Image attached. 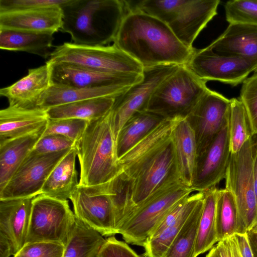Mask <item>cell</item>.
Masks as SVG:
<instances>
[{"instance_id":"6da1fadb","label":"cell","mask_w":257,"mask_h":257,"mask_svg":"<svg viewBox=\"0 0 257 257\" xmlns=\"http://www.w3.org/2000/svg\"><path fill=\"white\" fill-rule=\"evenodd\" d=\"M181 119H164L117 160L118 174L107 183L117 233L135 208L160 190L180 182L172 137Z\"/></svg>"},{"instance_id":"7a4b0ae2","label":"cell","mask_w":257,"mask_h":257,"mask_svg":"<svg viewBox=\"0 0 257 257\" xmlns=\"http://www.w3.org/2000/svg\"><path fill=\"white\" fill-rule=\"evenodd\" d=\"M113 44L144 68L161 65H186L195 49L187 47L157 18L129 10Z\"/></svg>"},{"instance_id":"3957f363","label":"cell","mask_w":257,"mask_h":257,"mask_svg":"<svg viewBox=\"0 0 257 257\" xmlns=\"http://www.w3.org/2000/svg\"><path fill=\"white\" fill-rule=\"evenodd\" d=\"M61 8L60 31L69 34L73 43L88 46L114 42L129 11L127 1L123 0H70Z\"/></svg>"},{"instance_id":"277c9868","label":"cell","mask_w":257,"mask_h":257,"mask_svg":"<svg viewBox=\"0 0 257 257\" xmlns=\"http://www.w3.org/2000/svg\"><path fill=\"white\" fill-rule=\"evenodd\" d=\"M110 111L104 116L89 121L76 143L80 169V185L105 184L118 174L116 141Z\"/></svg>"},{"instance_id":"5b68a950","label":"cell","mask_w":257,"mask_h":257,"mask_svg":"<svg viewBox=\"0 0 257 257\" xmlns=\"http://www.w3.org/2000/svg\"><path fill=\"white\" fill-rule=\"evenodd\" d=\"M134 10L155 17L165 23L187 47L217 15L219 0H143L127 1Z\"/></svg>"},{"instance_id":"8992f818","label":"cell","mask_w":257,"mask_h":257,"mask_svg":"<svg viewBox=\"0 0 257 257\" xmlns=\"http://www.w3.org/2000/svg\"><path fill=\"white\" fill-rule=\"evenodd\" d=\"M206 84L181 65L155 90L145 110L165 119L186 118L209 89Z\"/></svg>"},{"instance_id":"52a82bcc","label":"cell","mask_w":257,"mask_h":257,"mask_svg":"<svg viewBox=\"0 0 257 257\" xmlns=\"http://www.w3.org/2000/svg\"><path fill=\"white\" fill-rule=\"evenodd\" d=\"M194 191L180 182L164 188L135 208L121 225L117 234L127 243L143 246L169 210Z\"/></svg>"},{"instance_id":"ba28073f","label":"cell","mask_w":257,"mask_h":257,"mask_svg":"<svg viewBox=\"0 0 257 257\" xmlns=\"http://www.w3.org/2000/svg\"><path fill=\"white\" fill-rule=\"evenodd\" d=\"M48 61L66 63L112 74H142L144 68L114 44L88 46L66 42L56 46Z\"/></svg>"},{"instance_id":"9c48e42d","label":"cell","mask_w":257,"mask_h":257,"mask_svg":"<svg viewBox=\"0 0 257 257\" xmlns=\"http://www.w3.org/2000/svg\"><path fill=\"white\" fill-rule=\"evenodd\" d=\"M254 144L252 137L237 153L231 154L225 177V188L233 194L239 217L240 233L257 223V204L253 178Z\"/></svg>"},{"instance_id":"30bf717a","label":"cell","mask_w":257,"mask_h":257,"mask_svg":"<svg viewBox=\"0 0 257 257\" xmlns=\"http://www.w3.org/2000/svg\"><path fill=\"white\" fill-rule=\"evenodd\" d=\"M75 219L67 200L40 194L32 200L26 243L47 241L65 246Z\"/></svg>"},{"instance_id":"8fae6325","label":"cell","mask_w":257,"mask_h":257,"mask_svg":"<svg viewBox=\"0 0 257 257\" xmlns=\"http://www.w3.org/2000/svg\"><path fill=\"white\" fill-rule=\"evenodd\" d=\"M180 66L166 64L145 68L142 79L116 97L110 111L115 141L126 121L137 112L146 110L155 90Z\"/></svg>"},{"instance_id":"7c38bea8","label":"cell","mask_w":257,"mask_h":257,"mask_svg":"<svg viewBox=\"0 0 257 257\" xmlns=\"http://www.w3.org/2000/svg\"><path fill=\"white\" fill-rule=\"evenodd\" d=\"M200 79L217 81L236 86L247 78L257 67V62L238 56L223 55L207 47L194 50L185 65Z\"/></svg>"},{"instance_id":"4fadbf2b","label":"cell","mask_w":257,"mask_h":257,"mask_svg":"<svg viewBox=\"0 0 257 257\" xmlns=\"http://www.w3.org/2000/svg\"><path fill=\"white\" fill-rule=\"evenodd\" d=\"M70 149L46 154L30 153L0 190V200L34 198L41 194L50 173Z\"/></svg>"},{"instance_id":"5bb4252c","label":"cell","mask_w":257,"mask_h":257,"mask_svg":"<svg viewBox=\"0 0 257 257\" xmlns=\"http://www.w3.org/2000/svg\"><path fill=\"white\" fill-rule=\"evenodd\" d=\"M69 199L76 218L102 236L117 234L114 207L104 184L78 185Z\"/></svg>"},{"instance_id":"9a60e30c","label":"cell","mask_w":257,"mask_h":257,"mask_svg":"<svg viewBox=\"0 0 257 257\" xmlns=\"http://www.w3.org/2000/svg\"><path fill=\"white\" fill-rule=\"evenodd\" d=\"M230 99L209 89L186 117L196 139L197 158L206 151L229 118Z\"/></svg>"},{"instance_id":"2e32d148","label":"cell","mask_w":257,"mask_h":257,"mask_svg":"<svg viewBox=\"0 0 257 257\" xmlns=\"http://www.w3.org/2000/svg\"><path fill=\"white\" fill-rule=\"evenodd\" d=\"M49 66L51 84L75 88L111 85L130 87L143 78L142 74H112L66 63L46 62Z\"/></svg>"},{"instance_id":"e0dca14e","label":"cell","mask_w":257,"mask_h":257,"mask_svg":"<svg viewBox=\"0 0 257 257\" xmlns=\"http://www.w3.org/2000/svg\"><path fill=\"white\" fill-rule=\"evenodd\" d=\"M33 199L0 200V257L15 255L26 244Z\"/></svg>"},{"instance_id":"ac0fdd59","label":"cell","mask_w":257,"mask_h":257,"mask_svg":"<svg viewBox=\"0 0 257 257\" xmlns=\"http://www.w3.org/2000/svg\"><path fill=\"white\" fill-rule=\"evenodd\" d=\"M231 154L228 118L206 151L197 158L191 187L194 191H206L225 178Z\"/></svg>"},{"instance_id":"d6986e66","label":"cell","mask_w":257,"mask_h":257,"mask_svg":"<svg viewBox=\"0 0 257 257\" xmlns=\"http://www.w3.org/2000/svg\"><path fill=\"white\" fill-rule=\"evenodd\" d=\"M60 6L0 13V29L54 34L62 25Z\"/></svg>"},{"instance_id":"ffe728a7","label":"cell","mask_w":257,"mask_h":257,"mask_svg":"<svg viewBox=\"0 0 257 257\" xmlns=\"http://www.w3.org/2000/svg\"><path fill=\"white\" fill-rule=\"evenodd\" d=\"M51 85L49 68L46 63L39 67L29 69L27 75L11 85L1 88L0 95L8 99L9 105L36 108Z\"/></svg>"},{"instance_id":"44dd1931","label":"cell","mask_w":257,"mask_h":257,"mask_svg":"<svg viewBox=\"0 0 257 257\" xmlns=\"http://www.w3.org/2000/svg\"><path fill=\"white\" fill-rule=\"evenodd\" d=\"M207 47L221 54L257 62V26L230 23L224 32Z\"/></svg>"},{"instance_id":"7402d4cb","label":"cell","mask_w":257,"mask_h":257,"mask_svg":"<svg viewBox=\"0 0 257 257\" xmlns=\"http://www.w3.org/2000/svg\"><path fill=\"white\" fill-rule=\"evenodd\" d=\"M46 110L9 105L0 111V143L36 132L49 120Z\"/></svg>"},{"instance_id":"603a6c76","label":"cell","mask_w":257,"mask_h":257,"mask_svg":"<svg viewBox=\"0 0 257 257\" xmlns=\"http://www.w3.org/2000/svg\"><path fill=\"white\" fill-rule=\"evenodd\" d=\"M172 137L179 181L184 185L191 187L197 160V150L193 130L186 118L177 123Z\"/></svg>"},{"instance_id":"cb8c5ba5","label":"cell","mask_w":257,"mask_h":257,"mask_svg":"<svg viewBox=\"0 0 257 257\" xmlns=\"http://www.w3.org/2000/svg\"><path fill=\"white\" fill-rule=\"evenodd\" d=\"M130 87L111 85L93 88H75L51 85L40 99L37 107L47 110L54 106L88 99L101 97H117Z\"/></svg>"},{"instance_id":"d4e9b609","label":"cell","mask_w":257,"mask_h":257,"mask_svg":"<svg viewBox=\"0 0 257 257\" xmlns=\"http://www.w3.org/2000/svg\"><path fill=\"white\" fill-rule=\"evenodd\" d=\"M46 125L31 134L0 143V190L34 149Z\"/></svg>"},{"instance_id":"484cf974","label":"cell","mask_w":257,"mask_h":257,"mask_svg":"<svg viewBox=\"0 0 257 257\" xmlns=\"http://www.w3.org/2000/svg\"><path fill=\"white\" fill-rule=\"evenodd\" d=\"M77 152L72 148L59 162L47 178L41 194L56 199H70L79 185L75 162Z\"/></svg>"},{"instance_id":"4316f807","label":"cell","mask_w":257,"mask_h":257,"mask_svg":"<svg viewBox=\"0 0 257 257\" xmlns=\"http://www.w3.org/2000/svg\"><path fill=\"white\" fill-rule=\"evenodd\" d=\"M53 33L0 29L2 50L24 51L46 58L54 40Z\"/></svg>"},{"instance_id":"83f0119b","label":"cell","mask_w":257,"mask_h":257,"mask_svg":"<svg viewBox=\"0 0 257 257\" xmlns=\"http://www.w3.org/2000/svg\"><path fill=\"white\" fill-rule=\"evenodd\" d=\"M116 97L88 99L50 108L46 110L50 119L77 118L91 121L105 115L112 108Z\"/></svg>"},{"instance_id":"f1b7e54d","label":"cell","mask_w":257,"mask_h":257,"mask_svg":"<svg viewBox=\"0 0 257 257\" xmlns=\"http://www.w3.org/2000/svg\"><path fill=\"white\" fill-rule=\"evenodd\" d=\"M164 119L159 115L146 110L137 112L132 116L120 130L116 140L117 160Z\"/></svg>"},{"instance_id":"f546056e","label":"cell","mask_w":257,"mask_h":257,"mask_svg":"<svg viewBox=\"0 0 257 257\" xmlns=\"http://www.w3.org/2000/svg\"><path fill=\"white\" fill-rule=\"evenodd\" d=\"M105 241L100 233L76 217L63 257H97Z\"/></svg>"},{"instance_id":"4dcf8cb0","label":"cell","mask_w":257,"mask_h":257,"mask_svg":"<svg viewBox=\"0 0 257 257\" xmlns=\"http://www.w3.org/2000/svg\"><path fill=\"white\" fill-rule=\"evenodd\" d=\"M204 197V192L190 194L185 206L178 217L154 238L147 239L143 245L145 257H163L173 241L194 210Z\"/></svg>"},{"instance_id":"1f68e13d","label":"cell","mask_w":257,"mask_h":257,"mask_svg":"<svg viewBox=\"0 0 257 257\" xmlns=\"http://www.w3.org/2000/svg\"><path fill=\"white\" fill-rule=\"evenodd\" d=\"M218 189L214 187L204 192L203 203L195 245L196 256L211 249L217 241L215 210Z\"/></svg>"},{"instance_id":"d6a6232c","label":"cell","mask_w":257,"mask_h":257,"mask_svg":"<svg viewBox=\"0 0 257 257\" xmlns=\"http://www.w3.org/2000/svg\"><path fill=\"white\" fill-rule=\"evenodd\" d=\"M217 241L239 232V217L234 197L226 188L218 189L215 210Z\"/></svg>"},{"instance_id":"836d02e7","label":"cell","mask_w":257,"mask_h":257,"mask_svg":"<svg viewBox=\"0 0 257 257\" xmlns=\"http://www.w3.org/2000/svg\"><path fill=\"white\" fill-rule=\"evenodd\" d=\"M203 203V198L188 218L163 257H197L195 245Z\"/></svg>"},{"instance_id":"e575fe53","label":"cell","mask_w":257,"mask_h":257,"mask_svg":"<svg viewBox=\"0 0 257 257\" xmlns=\"http://www.w3.org/2000/svg\"><path fill=\"white\" fill-rule=\"evenodd\" d=\"M229 136L231 154L237 153L253 135L245 108L239 99H230Z\"/></svg>"},{"instance_id":"d590c367","label":"cell","mask_w":257,"mask_h":257,"mask_svg":"<svg viewBox=\"0 0 257 257\" xmlns=\"http://www.w3.org/2000/svg\"><path fill=\"white\" fill-rule=\"evenodd\" d=\"M226 21L257 26V0H232L224 5Z\"/></svg>"},{"instance_id":"8d00e7d4","label":"cell","mask_w":257,"mask_h":257,"mask_svg":"<svg viewBox=\"0 0 257 257\" xmlns=\"http://www.w3.org/2000/svg\"><path fill=\"white\" fill-rule=\"evenodd\" d=\"M89 122L77 118L49 119L43 135H61L76 143L82 136Z\"/></svg>"},{"instance_id":"74e56055","label":"cell","mask_w":257,"mask_h":257,"mask_svg":"<svg viewBox=\"0 0 257 257\" xmlns=\"http://www.w3.org/2000/svg\"><path fill=\"white\" fill-rule=\"evenodd\" d=\"M65 246L53 242L26 243L14 257H63Z\"/></svg>"},{"instance_id":"f35d334b","label":"cell","mask_w":257,"mask_h":257,"mask_svg":"<svg viewBox=\"0 0 257 257\" xmlns=\"http://www.w3.org/2000/svg\"><path fill=\"white\" fill-rule=\"evenodd\" d=\"M76 143L61 135H43L30 153L46 154L59 152L75 147Z\"/></svg>"},{"instance_id":"ab89813d","label":"cell","mask_w":257,"mask_h":257,"mask_svg":"<svg viewBox=\"0 0 257 257\" xmlns=\"http://www.w3.org/2000/svg\"><path fill=\"white\" fill-rule=\"evenodd\" d=\"M239 100L250 123L257 117V73L242 82Z\"/></svg>"},{"instance_id":"60d3db41","label":"cell","mask_w":257,"mask_h":257,"mask_svg":"<svg viewBox=\"0 0 257 257\" xmlns=\"http://www.w3.org/2000/svg\"><path fill=\"white\" fill-rule=\"evenodd\" d=\"M70 0H0V13L60 6Z\"/></svg>"},{"instance_id":"b9f144b4","label":"cell","mask_w":257,"mask_h":257,"mask_svg":"<svg viewBox=\"0 0 257 257\" xmlns=\"http://www.w3.org/2000/svg\"><path fill=\"white\" fill-rule=\"evenodd\" d=\"M97 257H141L125 242L114 236L106 239Z\"/></svg>"},{"instance_id":"7bdbcfd3","label":"cell","mask_w":257,"mask_h":257,"mask_svg":"<svg viewBox=\"0 0 257 257\" xmlns=\"http://www.w3.org/2000/svg\"><path fill=\"white\" fill-rule=\"evenodd\" d=\"M216 246L220 257H242L234 235L218 241Z\"/></svg>"},{"instance_id":"ee69618b","label":"cell","mask_w":257,"mask_h":257,"mask_svg":"<svg viewBox=\"0 0 257 257\" xmlns=\"http://www.w3.org/2000/svg\"><path fill=\"white\" fill-rule=\"evenodd\" d=\"M237 246L242 257H253L249 243L247 232L234 234Z\"/></svg>"},{"instance_id":"f6af8a7d","label":"cell","mask_w":257,"mask_h":257,"mask_svg":"<svg viewBox=\"0 0 257 257\" xmlns=\"http://www.w3.org/2000/svg\"><path fill=\"white\" fill-rule=\"evenodd\" d=\"M247 235L253 257H257V232L250 230Z\"/></svg>"},{"instance_id":"bcb514c9","label":"cell","mask_w":257,"mask_h":257,"mask_svg":"<svg viewBox=\"0 0 257 257\" xmlns=\"http://www.w3.org/2000/svg\"><path fill=\"white\" fill-rule=\"evenodd\" d=\"M252 170L254 190L257 204V150L254 154Z\"/></svg>"},{"instance_id":"7dc6e473","label":"cell","mask_w":257,"mask_h":257,"mask_svg":"<svg viewBox=\"0 0 257 257\" xmlns=\"http://www.w3.org/2000/svg\"><path fill=\"white\" fill-rule=\"evenodd\" d=\"M205 257H220L218 251L216 246H213Z\"/></svg>"},{"instance_id":"c3c4849f","label":"cell","mask_w":257,"mask_h":257,"mask_svg":"<svg viewBox=\"0 0 257 257\" xmlns=\"http://www.w3.org/2000/svg\"><path fill=\"white\" fill-rule=\"evenodd\" d=\"M252 135H257V117L250 123Z\"/></svg>"},{"instance_id":"681fc988","label":"cell","mask_w":257,"mask_h":257,"mask_svg":"<svg viewBox=\"0 0 257 257\" xmlns=\"http://www.w3.org/2000/svg\"><path fill=\"white\" fill-rule=\"evenodd\" d=\"M251 230L257 232V223L254 226V227Z\"/></svg>"},{"instance_id":"f907efd6","label":"cell","mask_w":257,"mask_h":257,"mask_svg":"<svg viewBox=\"0 0 257 257\" xmlns=\"http://www.w3.org/2000/svg\"><path fill=\"white\" fill-rule=\"evenodd\" d=\"M254 73H257V67L253 71Z\"/></svg>"}]
</instances>
